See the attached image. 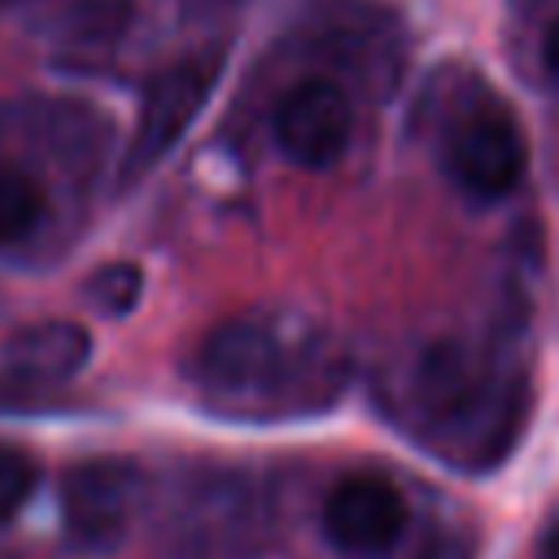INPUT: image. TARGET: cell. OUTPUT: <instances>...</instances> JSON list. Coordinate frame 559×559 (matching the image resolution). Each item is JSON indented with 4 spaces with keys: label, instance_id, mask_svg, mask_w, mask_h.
<instances>
[{
    "label": "cell",
    "instance_id": "obj_1",
    "mask_svg": "<svg viewBox=\"0 0 559 559\" xmlns=\"http://www.w3.org/2000/svg\"><path fill=\"white\" fill-rule=\"evenodd\" d=\"M319 371V332L288 310L231 314L197 349V380L218 397H280Z\"/></svg>",
    "mask_w": 559,
    "mask_h": 559
},
{
    "label": "cell",
    "instance_id": "obj_2",
    "mask_svg": "<svg viewBox=\"0 0 559 559\" xmlns=\"http://www.w3.org/2000/svg\"><path fill=\"white\" fill-rule=\"evenodd\" d=\"M441 166L463 192L480 201L507 197L520 183L524 135L493 92H476L441 122Z\"/></svg>",
    "mask_w": 559,
    "mask_h": 559
},
{
    "label": "cell",
    "instance_id": "obj_3",
    "mask_svg": "<svg viewBox=\"0 0 559 559\" xmlns=\"http://www.w3.org/2000/svg\"><path fill=\"white\" fill-rule=\"evenodd\" d=\"M218 70H223L218 52H192V57L153 74V83L144 87V100H140L131 144H127V166H122L127 179H135L140 170L162 162V153L188 131V122L210 100V92L218 83Z\"/></svg>",
    "mask_w": 559,
    "mask_h": 559
},
{
    "label": "cell",
    "instance_id": "obj_4",
    "mask_svg": "<svg viewBox=\"0 0 559 559\" xmlns=\"http://www.w3.org/2000/svg\"><path fill=\"white\" fill-rule=\"evenodd\" d=\"M144 498V476L127 459H83L61 476V520L74 546L105 550L131 528Z\"/></svg>",
    "mask_w": 559,
    "mask_h": 559
},
{
    "label": "cell",
    "instance_id": "obj_5",
    "mask_svg": "<svg viewBox=\"0 0 559 559\" xmlns=\"http://www.w3.org/2000/svg\"><path fill=\"white\" fill-rule=\"evenodd\" d=\"M406 528V498L384 476H345L323 498V533L345 555H384Z\"/></svg>",
    "mask_w": 559,
    "mask_h": 559
},
{
    "label": "cell",
    "instance_id": "obj_6",
    "mask_svg": "<svg viewBox=\"0 0 559 559\" xmlns=\"http://www.w3.org/2000/svg\"><path fill=\"white\" fill-rule=\"evenodd\" d=\"M349 100L341 87L323 83V79H306L297 83L280 105H275V144L284 148V157H293L297 166L323 170L332 166L345 144H349Z\"/></svg>",
    "mask_w": 559,
    "mask_h": 559
},
{
    "label": "cell",
    "instance_id": "obj_7",
    "mask_svg": "<svg viewBox=\"0 0 559 559\" xmlns=\"http://www.w3.org/2000/svg\"><path fill=\"white\" fill-rule=\"evenodd\" d=\"M92 358V336L70 319H39L4 341V367L31 384H61Z\"/></svg>",
    "mask_w": 559,
    "mask_h": 559
},
{
    "label": "cell",
    "instance_id": "obj_8",
    "mask_svg": "<svg viewBox=\"0 0 559 559\" xmlns=\"http://www.w3.org/2000/svg\"><path fill=\"white\" fill-rule=\"evenodd\" d=\"M480 393H485V362L476 354H467L463 345L432 349L415 376V397L424 402V411L437 424L463 419L480 402Z\"/></svg>",
    "mask_w": 559,
    "mask_h": 559
},
{
    "label": "cell",
    "instance_id": "obj_9",
    "mask_svg": "<svg viewBox=\"0 0 559 559\" xmlns=\"http://www.w3.org/2000/svg\"><path fill=\"white\" fill-rule=\"evenodd\" d=\"M44 210H48L44 188L17 166H0V249L31 240L44 223Z\"/></svg>",
    "mask_w": 559,
    "mask_h": 559
},
{
    "label": "cell",
    "instance_id": "obj_10",
    "mask_svg": "<svg viewBox=\"0 0 559 559\" xmlns=\"http://www.w3.org/2000/svg\"><path fill=\"white\" fill-rule=\"evenodd\" d=\"M140 288H144V275L135 262H109L87 280V301L100 314H127L140 301Z\"/></svg>",
    "mask_w": 559,
    "mask_h": 559
},
{
    "label": "cell",
    "instance_id": "obj_11",
    "mask_svg": "<svg viewBox=\"0 0 559 559\" xmlns=\"http://www.w3.org/2000/svg\"><path fill=\"white\" fill-rule=\"evenodd\" d=\"M35 480H39L35 459L22 445L0 441V524H9L26 507V498L35 493Z\"/></svg>",
    "mask_w": 559,
    "mask_h": 559
},
{
    "label": "cell",
    "instance_id": "obj_12",
    "mask_svg": "<svg viewBox=\"0 0 559 559\" xmlns=\"http://www.w3.org/2000/svg\"><path fill=\"white\" fill-rule=\"evenodd\" d=\"M542 61H546V70L559 79V17L546 26V35H542Z\"/></svg>",
    "mask_w": 559,
    "mask_h": 559
},
{
    "label": "cell",
    "instance_id": "obj_13",
    "mask_svg": "<svg viewBox=\"0 0 559 559\" xmlns=\"http://www.w3.org/2000/svg\"><path fill=\"white\" fill-rule=\"evenodd\" d=\"M537 559H559V524L542 537V546H537Z\"/></svg>",
    "mask_w": 559,
    "mask_h": 559
}]
</instances>
